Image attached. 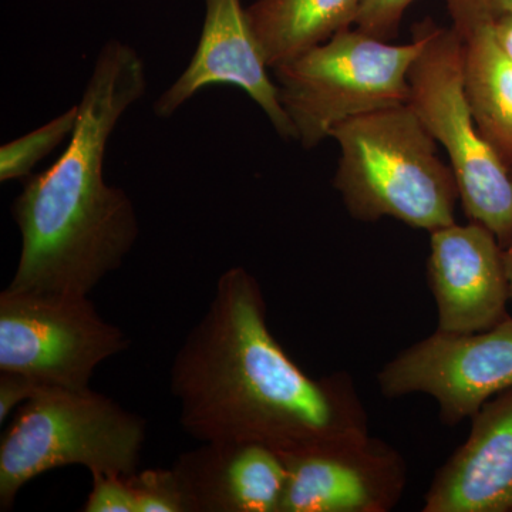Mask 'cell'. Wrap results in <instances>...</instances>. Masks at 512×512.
Instances as JSON below:
<instances>
[{
  "mask_svg": "<svg viewBox=\"0 0 512 512\" xmlns=\"http://www.w3.org/2000/svg\"><path fill=\"white\" fill-rule=\"evenodd\" d=\"M191 512H281L286 466L281 454L252 441H205L173 466Z\"/></svg>",
  "mask_w": 512,
  "mask_h": 512,
  "instance_id": "4fadbf2b",
  "label": "cell"
},
{
  "mask_svg": "<svg viewBox=\"0 0 512 512\" xmlns=\"http://www.w3.org/2000/svg\"><path fill=\"white\" fill-rule=\"evenodd\" d=\"M137 512H191L190 501L173 467L147 468L127 476Z\"/></svg>",
  "mask_w": 512,
  "mask_h": 512,
  "instance_id": "e0dca14e",
  "label": "cell"
},
{
  "mask_svg": "<svg viewBox=\"0 0 512 512\" xmlns=\"http://www.w3.org/2000/svg\"><path fill=\"white\" fill-rule=\"evenodd\" d=\"M180 423L195 440L252 441L281 456L369 437L348 373L313 377L266 322L258 279L242 266L220 276L214 298L171 366Z\"/></svg>",
  "mask_w": 512,
  "mask_h": 512,
  "instance_id": "6da1fadb",
  "label": "cell"
},
{
  "mask_svg": "<svg viewBox=\"0 0 512 512\" xmlns=\"http://www.w3.org/2000/svg\"><path fill=\"white\" fill-rule=\"evenodd\" d=\"M463 39L464 92L481 136L512 168V57L495 37L493 25Z\"/></svg>",
  "mask_w": 512,
  "mask_h": 512,
  "instance_id": "9a60e30c",
  "label": "cell"
},
{
  "mask_svg": "<svg viewBox=\"0 0 512 512\" xmlns=\"http://www.w3.org/2000/svg\"><path fill=\"white\" fill-rule=\"evenodd\" d=\"M505 271H507L508 285H510V296L512 299V239L510 244L504 248Z\"/></svg>",
  "mask_w": 512,
  "mask_h": 512,
  "instance_id": "603a6c76",
  "label": "cell"
},
{
  "mask_svg": "<svg viewBox=\"0 0 512 512\" xmlns=\"http://www.w3.org/2000/svg\"><path fill=\"white\" fill-rule=\"evenodd\" d=\"M363 0H256L249 25L269 69L355 25Z\"/></svg>",
  "mask_w": 512,
  "mask_h": 512,
  "instance_id": "5bb4252c",
  "label": "cell"
},
{
  "mask_svg": "<svg viewBox=\"0 0 512 512\" xmlns=\"http://www.w3.org/2000/svg\"><path fill=\"white\" fill-rule=\"evenodd\" d=\"M511 174H512V168H511Z\"/></svg>",
  "mask_w": 512,
  "mask_h": 512,
  "instance_id": "cb8c5ba5",
  "label": "cell"
},
{
  "mask_svg": "<svg viewBox=\"0 0 512 512\" xmlns=\"http://www.w3.org/2000/svg\"><path fill=\"white\" fill-rule=\"evenodd\" d=\"M330 138L340 148L333 187L357 221L390 217L429 232L456 222V177L409 104L345 121Z\"/></svg>",
  "mask_w": 512,
  "mask_h": 512,
  "instance_id": "3957f363",
  "label": "cell"
},
{
  "mask_svg": "<svg viewBox=\"0 0 512 512\" xmlns=\"http://www.w3.org/2000/svg\"><path fill=\"white\" fill-rule=\"evenodd\" d=\"M448 13L458 35L480 26L494 25L512 12V0H447Z\"/></svg>",
  "mask_w": 512,
  "mask_h": 512,
  "instance_id": "ffe728a7",
  "label": "cell"
},
{
  "mask_svg": "<svg viewBox=\"0 0 512 512\" xmlns=\"http://www.w3.org/2000/svg\"><path fill=\"white\" fill-rule=\"evenodd\" d=\"M413 36L421 49L409 72V106L446 150L470 221L490 229L505 248L512 239V174L471 114L463 82V39L426 18Z\"/></svg>",
  "mask_w": 512,
  "mask_h": 512,
  "instance_id": "8992f818",
  "label": "cell"
},
{
  "mask_svg": "<svg viewBox=\"0 0 512 512\" xmlns=\"http://www.w3.org/2000/svg\"><path fill=\"white\" fill-rule=\"evenodd\" d=\"M427 279L440 332H483L508 316L511 296L504 248L478 222H454L430 232Z\"/></svg>",
  "mask_w": 512,
  "mask_h": 512,
  "instance_id": "8fae6325",
  "label": "cell"
},
{
  "mask_svg": "<svg viewBox=\"0 0 512 512\" xmlns=\"http://www.w3.org/2000/svg\"><path fill=\"white\" fill-rule=\"evenodd\" d=\"M147 92L146 63L133 46L101 47L72 137L55 163L26 178L12 205L22 249L8 288L90 295L136 245L140 225L127 192L104 180L111 134Z\"/></svg>",
  "mask_w": 512,
  "mask_h": 512,
  "instance_id": "7a4b0ae2",
  "label": "cell"
},
{
  "mask_svg": "<svg viewBox=\"0 0 512 512\" xmlns=\"http://www.w3.org/2000/svg\"><path fill=\"white\" fill-rule=\"evenodd\" d=\"M77 119L79 104H74L42 127L3 144L0 148V181L8 183L29 178L37 163L72 137Z\"/></svg>",
  "mask_w": 512,
  "mask_h": 512,
  "instance_id": "2e32d148",
  "label": "cell"
},
{
  "mask_svg": "<svg viewBox=\"0 0 512 512\" xmlns=\"http://www.w3.org/2000/svg\"><path fill=\"white\" fill-rule=\"evenodd\" d=\"M93 487L84 512H137L136 498L127 476L93 473Z\"/></svg>",
  "mask_w": 512,
  "mask_h": 512,
  "instance_id": "d6986e66",
  "label": "cell"
},
{
  "mask_svg": "<svg viewBox=\"0 0 512 512\" xmlns=\"http://www.w3.org/2000/svg\"><path fill=\"white\" fill-rule=\"evenodd\" d=\"M128 343L87 295L10 288L0 293V372L43 387L89 389L94 370Z\"/></svg>",
  "mask_w": 512,
  "mask_h": 512,
  "instance_id": "52a82bcc",
  "label": "cell"
},
{
  "mask_svg": "<svg viewBox=\"0 0 512 512\" xmlns=\"http://www.w3.org/2000/svg\"><path fill=\"white\" fill-rule=\"evenodd\" d=\"M282 458L286 485L281 512H387L406 488L403 457L370 436Z\"/></svg>",
  "mask_w": 512,
  "mask_h": 512,
  "instance_id": "9c48e42d",
  "label": "cell"
},
{
  "mask_svg": "<svg viewBox=\"0 0 512 512\" xmlns=\"http://www.w3.org/2000/svg\"><path fill=\"white\" fill-rule=\"evenodd\" d=\"M495 37L505 52L512 57V12L497 20L493 25Z\"/></svg>",
  "mask_w": 512,
  "mask_h": 512,
  "instance_id": "7402d4cb",
  "label": "cell"
},
{
  "mask_svg": "<svg viewBox=\"0 0 512 512\" xmlns=\"http://www.w3.org/2000/svg\"><path fill=\"white\" fill-rule=\"evenodd\" d=\"M45 387L12 372H0V423H5L13 410L22 407Z\"/></svg>",
  "mask_w": 512,
  "mask_h": 512,
  "instance_id": "44dd1931",
  "label": "cell"
},
{
  "mask_svg": "<svg viewBox=\"0 0 512 512\" xmlns=\"http://www.w3.org/2000/svg\"><path fill=\"white\" fill-rule=\"evenodd\" d=\"M377 383L389 399L429 394L447 426L471 419L488 400L512 387V318L483 332L436 330L387 363Z\"/></svg>",
  "mask_w": 512,
  "mask_h": 512,
  "instance_id": "ba28073f",
  "label": "cell"
},
{
  "mask_svg": "<svg viewBox=\"0 0 512 512\" xmlns=\"http://www.w3.org/2000/svg\"><path fill=\"white\" fill-rule=\"evenodd\" d=\"M420 49L416 36L393 45L349 28L272 69L299 144L312 150L345 121L409 103L410 67Z\"/></svg>",
  "mask_w": 512,
  "mask_h": 512,
  "instance_id": "5b68a950",
  "label": "cell"
},
{
  "mask_svg": "<svg viewBox=\"0 0 512 512\" xmlns=\"http://www.w3.org/2000/svg\"><path fill=\"white\" fill-rule=\"evenodd\" d=\"M241 0H205L200 42L187 69L154 103L160 119H170L205 87L228 84L261 107L279 137L298 141L295 127L279 100L278 84L269 77Z\"/></svg>",
  "mask_w": 512,
  "mask_h": 512,
  "instance_id": "30bf717a",
  "label": "cell"
},
{
  "mask_svg": "<svg viewBox=\"0 0 512 512\" xmlns=\"http://www.w3.org/2000/svg\"><path fill=\"white\" fill-rule=\"evenodd\" d=\"M147 423L94 390L45 387L19 407L0 441V510L50 470L86 467L93 473H136Z\"/></svg>",
  "mask_w": 512,
  "mask_h": 512,
  "instance_id": "277c9868",
  "label": "cell"
},
{
  "mask_svg": "<svg viewBox=\"0 0 512 512\" xmlns=\"http://www.w3.org/2000/svg\"><path fill=\"white\" fill-rule=\"evenodd\" d=\"M424 512H512V387L471 417L466 443L437 471Z\"/></svg>",
  "mask_w": 512,
  "mask_h": 512,
  "instance_id": "7c38bea8",
  "label": "cell"
},
{
  "mask_svg": "<svg viewBox=\"0 0 512 512\" xmlns=\"http://www.w3.org/2000/svg\"><path fill=\"white\" fill-rule=\"evenodd\" d=\"M414 0H363L357 13L356 29L390 42L399 33L404 12Z\"/></svg>",
  "mask_w": 512,
  "mask_h": 512,
  "instance_id": "ac0fdd59",
  "label": "cell"
}]
</instances>
